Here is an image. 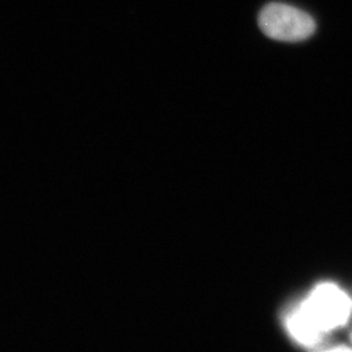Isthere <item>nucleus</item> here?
Listing matches in <instances>:
<instances>
[{
	"label": "nucleus",
	"instance_id": "nucleus-1",
	"mask_svg": "<svg viewBox=\"0 0 352 352\" xmlns=\"http://www.w3.org/2000/svg\"><path fill=\"white\" fill-rule=\"evenodd\" d=\"M261 31L278 41H302L313 36L316 22L304 10L285 3H269L258 16Z\"/></svg>",
	"mask_w": 352,
	"mask_h": 352
},
{
	"label": "nucleus",
	"instance_id": "nucleus-2",
	"mask_svg": "<svg viewBox=\"0 0 352 352\" xmlns=\"http://www.w3.org/2000/svg\"><path fill=\"white\" fill-rule=\"evenodd\" d=\"M301 305L323 333L344 326L352 311L351 298L333 283L316 286Z\"/></svg>",
	"mask_w": 352,
	"mask_h": 352
},
{
	"label": "nucleus",
	"instance_id": "nucleus-3",
	"mask_svg": "<svg viewBox=\"0 0 352 352\" xmlns=\"http://www.w3.org/2000/svg\"><path fill=\"white\" fill-rule=\"evenodd\" d=\"M286 327L296 342L305 346H316L318 342H322L323 336L326 335L308 316L301 304L286 318Z\"/></svg>",
	"mask_w": 352,
	"mask_h": 352
}]
</instances>
